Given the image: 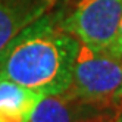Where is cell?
Here are the masks:
<instances>
[{
	"mask_svg": "<svg viewBox=\"0 0 122 122\" xmlns=\"http://www.w3.org/2000/svg\"><path fill=\"white\" fill-rule=\"evenodd\" d=\"M60 19V12L43 15L12 38L0 51V76L43 96L66 91L80 43Z\"/></svg>",
	"mask_w": 122,
	"mask_h": 122,
	"instance_id": "cell-1",
	"label": "cell"
},
{
	"mask_svg": "<svg viewBox=\"0 0 122 122\" xmlns=\"http://www.w3.org/2000/svg\"><path fill=\"white\" fill-rule=\"evenodd\" d=\"M69 90L91 100L122 99V56L80 44Z\"/></svg>",
	"mask_w": 122,
	"mask_h": 122,
	"instance_id": "cell-2",
	"label": "cell"
},
{
	"mask_svg": "<svg viewBox=\"0 0 122 122\" xmlns=\"http://www.w3.org/2000/svg\"><path fill=\"white\" fill-rule=\"evenodd\" d=\"M122 19V0H80L71 15L62 16V28L81 44L109 50Z\"/></svg>",
	"mask_w": 122,
	"mask_h": 122,
	"instance_id": "cell-3",
	"label": "cell"
},
{
	"mask_svg": "<svg viewBox=\"0 0 122 122\" xmlns=\"http://www.w3.org/2000/svg\"><path fill=\"white\" fill-rule=\"evenodd\" d=\"M121 112L122 99L91 100L68 88L60 94L43 96L31 122H118Z\"/></svg>",
	"mask_w": 122,
	"mask_h": 122,
	"instance_id": "cell-4",
	"label": "cell"
},
{
	"mask_svg": "<svg viewBox=\"0 0 122 122\" xmlns=\"http://www.w3.org/2000/svg\"><path fill=\"white\" fill-rule=\"evenodd\" d=\"M47 2L0 0V51L30 24L44 15Z\"/></svg>",
	"mask_w": 122,
	"mask_h": 122,
	"instance_id": "cell-5",
	"label": "cell"
},
{
	"mask_svg": "<svg viewBox=\"0 0 122 122\" xmlns=\"http://www.w3.org/2000/svg\"><path fill=\"white\" fill-rule=\"evenodd\" d=\"M43 94L0 76V122H31Z\"/></svg>",
	"mask_w": 122,
	"mask_h": 122,
	"instance_id": "cell-6",
	"label": "cell"
},
{
	"mask_svg": "<svg viewBox=\"0 0 122 122\" xmlns=\"http://www.w3.org/2000/svg\"><path fill=\"white\" fill-rule=\"evenodd\" d=\"M109 51H112L113 55L122 56V19H121L119 28H118V34H116V38H115V41H113L112 47L109 49Z\"/></svg>",
	"mask_w": 122,
	"mask_h": 122,
	"instance_id": "cell-7",
	"label": "cell"
},
{
	"mask_svg": "<svg viewBox=\"0 0 122 122\" xmlns=\"http://www.w3.org/2000/svg\"><path fill=\"white\" fill-rule=\"evenodd\" d=\"M118 122H122V112H121V116H119V119H118Z\"/></svg>",
	"mask_w": 122,
	"mask_h": 122,
	"instance_id": "cell-8",
	"label": "cell"
}]
</instances>
